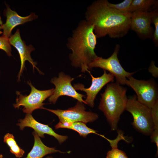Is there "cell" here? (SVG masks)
<instances>
[{
    "label": "cell",
    "mask_w": 158,
    "mask_h": 158,
    "mask_svg": "<svg viewBox=\"0 0 158 158\" xmlns=\"http://www.w3.org/2000/svg\"><path fill=\"white\" fill-rule=\"evenodd\" d=\"M107 0L94 1L87 8L85 20L93 25L97 38L107 35L112 38L122 37L130 28L131 13L111 8Z\"/></svg>",
    "instance_id": "obj_1"
},
{
    "label": "cell",
    "mask_w": 158,
    "mask_h": 158,
    "mask_svg": "<svg viewBox=\"0 0 158 158\" xmlns=\"http://www.w3.org/2000/svg\"><path fill=\"white\" fill-rule=\"evenodd\" d=\"M97 38L93 25L85 20L79 23L68 39L67 46L72 51L69 56L71 64L80 68L83 72H90L88 65L98 56L95 52Z\"/></svg>",
    "instance_id": "obj_2"
},
{
    "label": "cell",
    "mask_w": 158,
    "mask_h": 158,
    "mask_svg": "<svg viewBox=\"0 0 158 158\" xmlns=\"http://www.w3.org/2000/svg\"><path fill=\"white\" fill-rule=\"evenodd\" d=\"M126 92V87L112 83L107 84L101 94L99 109L104 113L112 130H117L120 116L125 110L128 99Z\"/></svg>",
    "instance_id": "obj_3"
},
{
    "label": "cell",
    "mask_w": 158,
    "mask_h": 158,
    "mask_svg": "<svg viewBox=\"0 0 158 158\" xmlns=\"http://www.w3.org/2000/svg\"><path fill=\"white\" fill-rule=\"evenodd\" d=\"M125 110L132 114L134 127L143 134L150 135L154 130L151 109L139 102L134 95L128 98Z\"/></svg>",
    "instance_id": "obj_4"
},
{
    "label": "cell",
    "mask_w": 158,
    "mask_h": 158,
    "mask_svg": "<svg viewBox=\"0 0 158 158\" xmlns=\"http://www.w3.org/2000/svg\"><path fill=\"white\" fill-rule=\"evenodd\" d=\"M119 49L120 45L117 44L112 54L107 59L98 56L89 64V69L98 67L107 70L115 77L116 83L121 85H126V80L135 72H128L121 66L118 57Z\"/></svg>",
    "instance_id": "obj_5"
},
{
    "label": "cell",
    "mask_w": 158,
    "mask_h": 158,
    "mask_svg": "<svg viewBox=\"0 0 158 158\" xmlns=\"http://www.w3.org/2000/svg\"><path fill=\"white\" fill-rule=\"evenodd\" d=\"M128 79L126 84L135 91L139 102L151 109L158 102V89L154 81L138 80L132 76Z\"/></svg>",
    "instance_id": "obj_6"
},
{
    "label": "cell",
    "mask_w": 158,
    "mask_h": 158,
    "mask_svg": "<svg viewBox=\"0 0 158 158\" xmlns=\"http://www.w3.org/2000/svg\"><path fill=\"white\" fill-rule=\"evenodd\" d=\"M27 83L30 86L31 91L28 95H23L18 91H17V97L16 103L13 105L15 108L19 109L20 107H23V111L27 114H31L34 110L39 109H44L43 105L45 104L43 102L50 97L53 93L54 89L41 90L36 89L28 81Z\"/></svg>",
    "instance_id": "obj_7"
},
{
    "label": "cell",
    "mask_w": 158,
    "mask_h": 158,
    "mask_svg": "<svg viewBox=\"0 0 158 158\" xmlns=\"http://www.w3.org/2000/svg\"><path fill=\"white\" fill-rule=\"evenodd\" d=\"M54 113L59 119V122L61 124H70L80 122L86 123L92 122L98 118L95 113L85 111V108L82 103L78 101L75 106L66 110H53L44 108Z\"/></svg>",
    "instance_id": "obj_8"
},
{
    "label": "cell",
    "mask_w": 158,
    "mask_h": 158,
    "mask_svg": "<svg viewBox=\"0 0 158 158\" xmlns=\"http://www.w3.org/2000/svg\"><path fill=\"white\" fill-rule=\"evenodd\" d=\"M74 79V78L62 72L59 73L58 77L52 78L51 82L54 85L55 88L53 94L48 99L49 102L55 104L60 97L67 96L86 104L83 99L85 95L78 92L71 85V82Z\"/></svg>",
    "instance_id": "obj_9"
},
{
    "label": "cell",
    "mask_w": 158,
    "mask_h": 158,
    "mask_svg": "<svg viewBox=\"0 0 158 158\" xmlns=\"http://www.w3.org/2000/svg\"><path fill=\"white\" fill-rule=\"evenodd\" d=\"M103 74L98 77H94L89 73L92 78V84L88 88H85L83 85L80 83L74 84L75 90L83 91L86 92L87 97L85 100L86 104L92 108L94 106V101L96 96L102 87L107 84L113 81L114 76L110 73H107L104 70Z\"/></svg>",
    "instance_id": "obj_10"
},
{
    "label": "cell",
    "mask_w": 158,
    "mask_h": 158,
    "mask_svg": "<svg viewBox=\"0 0 158 158\" xmlns=\"http://www.w3.org/2000/svg\"><path fill=\"white\" fill-rule=\"evenodd\" d=\"M9 39L10 44L16 48L20 56L21 66L18 75V81L20 80V76L25 68V62L26 61H28L32 64L33 70L35 68L40 71L36 66L37 63L33 61L30 56L31 53L35 49L32 45L27 46L24 41L22 40L19 30L17 29L15 34L11 35Z\"/></svg>",
    "instance_id": "obj_11"
},
{
    "label": "cell",
    "mask_w": 158,
    "mask_h": 158,
    "mask_svg": "<svg viewBox=\"0 0 158 158\" xmlns=\"http://www.w3.org/2000/svg\"><path fill=\"white\" fill-rule=\"evenodd\" d=\"M17 125L21 130L25 127H29L33 129L38 135L40 137H44V135L47 134L54 137L61 144L68 138L67 136L59 135L56 133L48 125L40 123L36 121L31 114H27L25 118L20 119Z\"/></svg>",
    "instance_id": "obj_12"
},
{
    "label": "cell",
    "mask_w": 158,
    "mask_h": 158,
    "mask_svg": "<svg viewBox=\"0 0 158 158\" xmlns=\"http://www.w3.org/2000/svg\"><path fill=\"white\" fill-rule=\"evenodd\" d=\"M151 14L150 12H135L131 13L130 28L144 37L152 34Z\"/></svg>",
    "instance_id": "obj_13"
},
{
    "label": "cell",
    "mask_w": 158,
    "mask_h": 158,
    "mask_svg": "<svg viewBox=\"0 0 158 158\" xmlns=\"http://www.w3.org/2000/svg\"><path fill=\"white\" fill-rule=\"evenodd\" d=\"M7 8L4 11V13L6 17L5 23L1 26L3 30L2 35L9 38L11 36V31L16 26L23 24L25 23L36 19L38 16L34 13H31L26 17H22L19 15L15 11L12 10L6 4Z\"/></svg>",
    "instance_id": "obj_14"
},
{
    "label": "cell",
    "mask_w": 158,
    "mask_h": 158,
    "mask_svg": "<svg viewBox=\"0 0 158 158\" xmlns=\"http://www.w3.org/2000/svg\"><path fill=\"white\" fill-rule=\"evenodd\" d=\"M32 134L34 139V145L25 158H42L49 154L57 152L65 153L56 149L55 147H50L45 145L35 131L32 133Z\"/></svg>",
    "instance_id": "obj_15"
},
{
    "label": "cell",
    "mask_w": 158,
    "mask_h": 158,
    "mask_svg": "<svg viewBox=\"0 0 158 158\" xmlns=\"http://www.w3.org/2000/svg\"><path fill=\"white\" fill-rule=\"evenodd\" d=\"M55 128L56 129L65 128L71 129L76 131L80 136L83 137H86L89 134L94 133L99 135L106 139L107 138L104 135L97 133V131L88 127L85 123L82 122H77L70 124H61L58 123L55 126Z\"/></svg>",
    "instance_id": "obj_16"
},
{
    "label": "cell",
    "mask_w": 158,
    "mask_h": 158,
    "mask_svg": "<svg viewBox=\"0 0 158 158\" xmlns=\"http://www.w3.org/2000/svg\"><path fill=\"white\" fill-rule=\"evenodd\" d=\"M154 0H133L128 12H149L152 6L157 4Z\"/></svg>",
    "instance_id": "obj_17"
},
{
    "label": "cell",
    "mask_w": 158,
    "mask_h": 158,
    "mask_svg": "<svg viewBox=\"0 0 158 158\" xmlns=\"http://www.w3.org/2000/svg\"><path fill=\"white\" fill-rule=\"evenodd\" d=\"M4 142L9 147L10 152L16 158H20L23 156L25 152L17 144L13 134L6 133L4 136Z\"/></svg>",
    "instance_id": "obj_18"
},
{
    "label": "cell",
    "mask_w": 158,
    "mask_h": 158,
    "mask_svg": "<svg viewBox=\"0 0 158 158\" xmlns=\"http://www.w3.org/2000/svg\"><path fill=\"white\" fill-rule=\"evenodd\" d=\"M133 0H125L122 2L113 4L108 2L109 6L122 13L129 12L128 11Z\"/></svg>",
    "instance_id": "obj_19"
},
{
    "label": "cell",
    "mask_w": 158,
    "mask_h": 158,
    "mask_svg": "<svg viewBox=\"0 0 158 158\" xmlns=\"http://www.w3.org/2000/svg\"><path fill=\"white\" fill-rule=\"evenodd\" d=\"M151 14V21L154 25L155 30L153 34V40L157 45L158 42V11L155 9L150 11Z\"/></svg>",
    "instance_id": "obj_20"
},
{
    "label": "cell",
    "mask_w": 158,
    "mask_h": 158,
    "mask_svg": "<svg viewBox=\"0 0 158 158\" xmlns=\"http://www.w3.org/2000/svg\"><path fill=\"white\" fill-rule=\"evenodd\" d=\"M9 38L3 35L0 37V49L4 51L8 56H11V48Z\"/></svg>",
    "instance_id": "obj_21"
},
{
    "label": "cell",
    "mask_w": 158,
    "mask_h": 158,
    "mask_svg": "<svg viewBox=\"0 0 158 158\" xmlns=\"http://www.w3.org/2000/svg\"><path fill=\"white\" fill-rule=\"evenodd\" d=\"M151 111L154 127L153 132L158 133V102L151 109Z\"/></svg>",
    "instance_id": "obj_22"
},
{
    "label": "cell",
    "mask_w": 158,
    "mask_h": 158,
    "mask_svg": "<svg viewBox=\"0 0 158 158\" xmlns=\"http://www.w3.org/2000/svg\"><path fill=\"white\" fill-rule=\"evenodd\" d=\"M106 158H128L126 154L123 151L118 149L117 147H112L108 151Z\"/></svg>",
    "instance_id": "obj_23"
},
{
    "label": "cell",
    "mask_w": 158,
    "mask_h": 158,
    "mask_svg": "<svg viewBox=\"0 0 158 158\" xmlns=\"http://www.w3.org/2000/svg\"><path fill=\"white\" fill-rule=\"evenodd\" d=\"M0 25H3V22L1 20V19L0 15Z\"/></svg>",
    "instance_id": "obj_24"
},
{
    "label": "cell",
    "mask_w": 158,
    "mask_h": 158,
    "mask_svg": "<svg viewBox=\"0 0 158 158\" xmlns=\"http://www.w3.org/2000/svg\"><path fill=\"white\" fill-rule=\"evenodd\" d=\"M2 29V27L1 26H0V34H1L3 32L1 31V29Z\"/></svg>",
    "instance_id": "obj_25"
},
{
    "label": "cell",
    "mask_w": 158,
    "mask_h": 158,
    "mask_svg": "<svg viewBox=\"0 0 158 158\" xmlns=\"http://www.w3.org/2000/svg\"><path fill=\"white\" fill-rule=\"evenodd\" d=\"M0 158H3V155L0 154Z\"/></svg>",
    "instance_id": "obj_26"
},
{
    "label": "cell",
    "mask_w": 158,
    "mask_h": 158,
    "mask_svg": "<svg viewBox=\"0 0 158 158\" xmlns=\"http://www.w3.org/2000/svg\"><path fill=\"white\" fill-rule=\"evenodd\" d=\"M46 158H53V157L51 156H48Z\"/></svg>",
    "instance_id": "obj_27"
}]
</instances>
